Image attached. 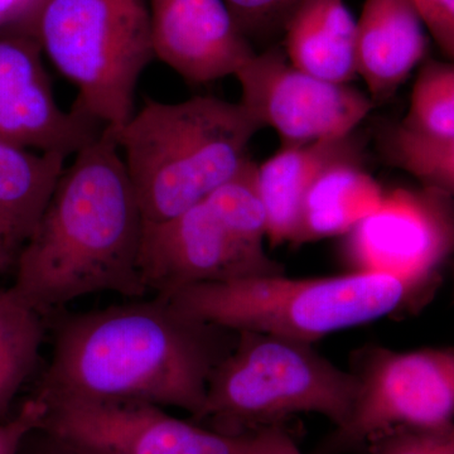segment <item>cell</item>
I'll return each mask as SVG.
<instances>
[{
	"label": "cell",
	"mask_w": 454,
	"mask_h": 454,
	"mask_svg": "<svg viewBox=\"0 0 454 454\" xmlns=\"http://www.w3.org/2000/svg\"><path fill=\"white\" fill-rule=\"evenodd\" d=\"M399 122L422 138H454V59H429L419 66L408 113Z\"/></svg>",
	"instance_id": "21"
},
{
	"label": "cell",
	"mask_w": 454,
	"mask_h": 454,
	"mask_svg": "<svg viewBox=\"0 0 454 454\" xmlns=\"http://www.w3.org/2000/svg\"><path fill=\"white\" fill-rule=\"evenodd\" d=\"M46 318L13 286H0V422L14 414L18 394L37 369Z\"/></svg>",
	"instance_id": "19"
},
{
	"label": "cell",
	"mask_w": 454,
	"mask_h": 454,
	"mask_svg": "<svg viewBox=\"0 0 454 454\" xmlns=\"http://www.w3.org/2000/svg\"><path fill=\"white\" fill-rule=\"evenodd\" d=\"M148 12L155 59L190 85L235 76L258 52L223 0H149Z\"/></svg>",
	"instance_id": "13"
},
{
	"label": "cell",
	"mask_w": 454,
	"mask_h": 454,
	"mask_svg": "<svg viewBox=\"0 0 454 454\" xmlns=\"http://www.w3.org/2000/svg\"><path fill=\"white\" fill-rule=\"evenodd\" d=\"M67 157L0 138V223L20 247L37 225Z\"/></svg>",
	"instance_id": "18"
},
{
	"label": "cell",
	"mask_w": 454,
	"mask_h": 454,
	"mask_svg": "<svg viewBox=\"0 0 454 454\" xmlns=\"http://www.w3.org/2000/svg\"><path fill=\"white\" fill-rule=\"evenodd\" d=\"M357 381L310 343L240 331L215 367L201 413L192 422L226 435L282 426L293 415H324L334 428L348 422Z\"/></svg>",
	"instance_id": "5"
},
{
	"label": "cell",
	"mask_w": 454,
	"mask_h": 454,
	"mask_svg": "<svg viewBox=\"0 0 454 454\" xmlns=\"http://www.w3.org/2000/svg\"><path fill=\"white\" fill-rule=\"evenodd\" d=\"M349 372L357 381L351 415L316 454L364 452L387 430L454 420V348L396 351L364 346L351 355Z\"/></svg>",
	"instance_id": "7"
},
{
	"label": "cell",
	"mask_w": 454,
	"mask_h": 454,
	"mask_svg": "<svg viewBox=\"0 0 454 454\" xmlns=\"http://www.w3.org/2000/svg\"><path fill=\"white\" fill-rule=\"evenodd\" d=\"M138 265L146 291L160 297L199 284L284 274L264 247L236 234L206 200L173 219L145 225Z\"/></svg>",
	"instance_id": "11"
},
{
	"label": "cell",
	"mask_w": 454,
	"mask_h": 454,
	"mask_svg": "<svg viewBox=\"0 0 454 454\" xmlns=\"http://www.w3.org/2000/svg\"><path fill=\"white\" fill-rule=\"evenodd\" d=\"M283 32L284 53L295 67L336 83L357 77L356 20L345 0H303Z\"/></svg>",
	"instance_id": "16"
},
{
	"label": "cell",
	"mask_w": 454,
	"mask_h": 454,
	"mask_svg": "<svg viewBox=\"0 0 454 454\" xmlns=\"http://www.w3.org/2000/svg\"><path fill=\"white\" fill-rule=\"evenodd\" d=\"M378 146L391 167L454 197V138L426 139L409 133L400 122H387L378 131Z\"/></svg>",
	"instance_id": "20"
},
{
	"label": "cell",
	"mask_w": 454,
	"mask_h": 454,
	"mask_svg": "<svg viewBox=\"0 0 454 454\" xmlns=\"http://www.w3.org/2000/svg\"><path fill=\"white\" fill-rule=\"evenodd\" d=\"M16 454H82L68 446L52 433L42 427H35L23 438Z\"/></svg>",
	"instance_id": "27"
},
{
	"label": "cell",
	"mask_w": 454,
	"mask_h": 454,
	"mask_svg": "<svg viewBox=\"0 0 454 454\" xmlns=\"http://www.w3.org/2000/svg\"><path fill=\"white\" fill-rule=\"evenodd\" d=\"M143 231L115 133L104 129L62 172L18 253L12 286L44 317L97 293L145 298Z\"/></svg>",
	"instance_id": "2"
},
{
	"label": "cell",
	"mask_w": 454,
	"mask_h": 454,
	"mask_svg": "<svg viewBox=\"0 0 454 454\" xmlns=\"http://www.w3.org/2000/svg\"><path fill=\"white\" fill-rule=\"evenodd\" d=\"M238 333L187 315L168 298H138L56 322L40 400L148 403L201 413L215 367Z\"/></svg>",
	"instance_id": "1"
},
{
	"label": "cell",
	"mask_w": 454,
	"mask_h": 454,
	"mask_svg": "<svg viewBox=\"0 0 454 454\" xmlns=\"http://www.w3.org/2000/svg\"><path fill=\"white\" fill-rule=\"evenodd\" d=\"M385 188L363 167V158L328 167L310 187L301 206L293 245L348 234L380 206Z\"/></svg>",
	"instance_id": "17"
},
{
	"label": "cell",
	"mask_w": 454,
	"mask_h": 454,
	"mask_svg": "<svg viewBox=\"0 0 454 454\" xmlns=\"http://www.w3.org/2000/svg\"><path fill=\"white\" fill-rule=\"evenodd\" d=\"M260 130L240 101L146 100L115 133L145 225L184 214L238 175Z\"/></svg>",
	"instance_id": "3"
},
{
	"label": "cell",
	"mask_w": 454,
	"mask_h": 454,
	"mask_svg": "<svg viewBox=\"0 0 454 454\" xmlns=\"http://www.w3.org/2000/svg\"><path fill=\"white\" fill-rule=\"evenodd\" d=\"M250 43H262L282 33L303 0H223Z\"/></svg>",
	"instance_id": "23"
},
{
	"label": "cell",
	"mask_w": 454,
	"mask_h": 454,
	"mask_svg": "<svg viewBox=\"0 0 454 454\" xmlns=\"http://www.w3.org/2000/svg\"><path fill=\"white\" fill-rule=\"evenodd\" d=\"M367 454H454V420L387 430L366 444Z\"/></svg>",
	"instance_id": "22"
},
{
	"label": "cell",
	"mask_w": 454,
	"mask_h": 454,
	"mask_svg": "<svg viewBox=\"0 0 454 454\" xmlns=\"http://www.w3.org/2000/svg\"><path fill=\"white\" fill-rule=\"evenodd\" d=\"M23 14L26 35L76 88L73 107L104 129L121 130L155 59L145 0H33Z\"/></svg>",
	"instance_id": "6"
},
{
	"label": "cell",
	"mask_w": 454,
	"mask_h": 454,
	"mask_svg": "<svg viewBox=\"0 0 454 454\" xmlns=\"http://www.w3.org/2000/svg\"><path fill=\"white\" fill-rule=\"evenodd\" d=\"M339 256L348 273L405 284L422 310L454 256V197L422 184L385 191L380 206L340 236Z\"/></svg>",
	"instance_id": "8"
},
{
	"label": "cell",
	"mask_w": 454,
	"mask_h": 454,
	"mask_svg": "<svg viewBox=\"0 0 454 454\" xmlns=\"http://www.w3.org/2000/svg\"><path fill=\"white\" fill-rule=\"evenodd\" d=\"M32 2L33 0H0V26L18 14L25 13Z\"/></svg>",
	"instance_id": "29"
},
{
	"label": "cell",
	"mask_w": 454,
	"mask_h": 454,
	"mask_svg": "<svg viewBox=\"0 0 454 454\" xmlns=\"http://www.w3.org/2000/svg\"><path fill=\"white\" fill-rule=\"evenodd\" d=\"M426 26L411 0H366L356 20V71L384 103L426 61Z\"/></svg>",
	"instance_id": "14"
},
{
	"label": "cell",
	"mask_w": 454,
	"mask_h": 454,
	"mask_svg": "<svg viewBox=\"0 0 454 454\" xmlns=\"http://www.w3.org/2000/svg\"><path fill=\"white\" fill-rule=\"evenodd\" d=\"M363 158L355 134L309 145L282 146L258 164L256 179L268 217L267 240L273 247L294 243L301 206L317 178L333 164Z\"/></svg>",
	"instance_id": "15"
},
{
	"label": "cell",
	"mask_w": 454,
	"mask_h": 454,
	"mask_svg": "<svg viewBox=\"0 0 454 454\" xmlns=\"http://www.w3.org/2000/svg\"><path fill=\"white\" fill-rule=\"evenodd\" d=\"M249 454H301L294 439L282 426L250 433Z\"/></svg>",
	"instance_id": "26"
},
{
	"label": "cell",
	"mask_w": 454,
	"mask_h": 454,
	"mask_svg": "<svg viewBox=\"0 0 454 454\" xmlns=\"http://www.w3.org/2000/svg\"><path fill=\"white\" fill-rule=\"evenodd\" d=\"M41 402L40 427L82 454H249L250 433L223 434L148 403Z\"/></svg>",
	"instance_id": "10"
},
{
	"label": "cell",
	"mask_w": 454,
	"mask_h": 454,
	"mask_svg": "<svg viewBox=\"0 0 454 454\" xmlns=\"http://www.w3.org/2000/svg\"><path fill=\"white\" fill-rule=\"evenodd\" d=\"M187 315L236 331L315 345L348 328L420 312L408 286L378 274L293 279L286 274L199 284L167 295Z\"/></svg>",
	"instance_id": "4"
},
{
	"label": "cell",
	"mask_w": 454,
	"mask_h": 454,
	"mask_svg": "<svg viewBox=\"0 0 454 454\" xmlns=\"http://www.w3.org/2000/svg\"><path fill=\"white\" fill-rule=\"evenodd\" d=\"M427 31L441 50L454 59V0H411Z\"/></svg>",
	"instance_id": "25"
},
{
	"label": "cell",
	"mask_w": 454,
	"mask_h": 454,
	"mask_svg": "<svg viewBox=\"0 0 454 454\" xmlns=\"http://www.w3.org/2000/svg\"><path fill=\"white\" fill-rule=\"evenodd\" d=\"M104 128L80 110L62 109L38 44L26 35L0 40V138L74 157Z\"/></svg>",
	"instance_id": "12"
},
{
	"label": "cell",
	"mask_w": 454,
	"mask_h": 454,
	"mask_svg": "<svg viewBox=\"0 0 454 454\" xmlns=\"http://www.w3.org/2000/svg\"><path fill=\"white\" fill-rule=\"evenodd\" d=\"M234 77L239 101L262 129L277 131L282 146L345 138L375 106L349 83L325 82L295 67L278 46L256 52Z\"/></svg>",
	"instance_id": "9"
},
{
	"label": "cell",
	"mask_w": 454,
	"mask_h": 454,
	"mask_svg": "<svg viewBox=\"0 0 454 454\" xmlns=\"http://www.w3.org/2000/svg\"><path fill=\"white\" fill-rule=\"evenodd\" d=\"M20 247L0 223V274L13 271Z\"/></svg>",
	"instance_id": "28"
},
{
	"label": "cell",
	"mask_w": 454,
	"mask_h": 454,
	"mask_svg": "<svg viewBox=\"0 0 454 454\" xmlns=\"http://www.w3.org/2000/svg\"><path fill=\"white\" fill-rule=\"evenodd\" d=\"M46 406L35 396H29L5 422H0V454H16L23 438L41 426Z\"/></svg>",
	"instance_id": "24"
}]
</instances>
